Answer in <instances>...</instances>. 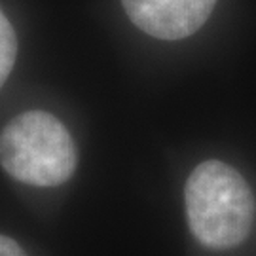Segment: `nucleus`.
Returning <instances> with one entry per match:
<instances>
[{
  "instance_id": "nucleus-1",
  "label": "nucleus",
  "mask_w": 256,
  "mask_h": 256,
  "mask_svg": "<svg viewBox=\"0 0 256 256\" xmlns=\"http://www.w3.org/2000/svg\"><path fill=\"white\" fill-rule=\"evenodd\" d=\"M184 202L190 230L205 247H238L250 234L254 198L232 165L218 160L198 165L186 180Z\"/></svg>"
},
{
  "instance_id": "nucleus-2",
  "label": "nucleus",
  "mask_w": 256,
  "mask_h": 256,
  "mask_svg": "<svg viewBox=\"0 0 256 256\" xmlns=\"http://www.w3.org/2000/svg\"><path fill=\"white\" fill-rule=\"evenodd\" d=\"M76 162L70 133L50 112H23L0 133V165L19 182L59 186L72 176Z\"/></svg>"
},
{
  "instance_id": "nucleus-3",
  "label": "nucleus",
  "mask_w": 256,
  "mask_h": 256,
  "mask_svg": "<svg viewBox=\"0 0 256 256\" xmlns=\"http://www.w3.org/2000/svg\"><path fill=\"white\" fill-rule=\"evenodd\" d=\"M128 18L160 40H180L198 32L216 0H122Z\"/></svg>"
},
{
  "instance_id": "nucleus-4",
  "label": "nucleus",
  "mask_w": 256,
  "mask_h": 256,
  "mask_svg": "<svg viewBox=\"0 0 256 256\" xmlns=\"http://www.w3.org/2000/svg\"><path fill=\"white\" fill-rule=\"evenodd\" d=\"M18 57V38L10 19L0 10V88L6 84Z\"/></svg>"
},
{
  "instance_id": "nucleus-5",
  "label": "nucleus",
  "mask_w": 256,
  "mask_h": 256,
  "mask_svg": "<svg viewBox=\"0 0 256 256\" xmlns=\"http://www.w3.org/2000/svg\"><path fill=\"white\" fill-rule=\"evenodd\" d=\"M0 256H27V252L14 239L0 236Z\"/></svg>"
}]
</instances>
